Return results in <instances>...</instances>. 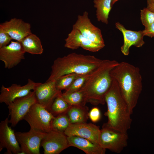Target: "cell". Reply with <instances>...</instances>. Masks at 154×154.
Listing matches in <instances>:
<instances>
[{
	"instance_id": "obj_27",
	"label": "cell",
	"mask_w": 154,
	"mask_h": 154,
	"mask_svg": "<svg viewBox=\"0 0 154 154\" xmlns=\"http://www.w3.org/2000/svg\"><path fill=\"white\" fill-rule=\"evenodd\" d=\"M92 72L80 75L74 81L70 87L66 90L65 92L63 93L68 94L80 90L83 87Z\"/></svg>"
},
{
	"instance_id": "obj_8",
	"label": "cell",
	"mask_w": 154,
	"mask_h": 154,
	"mask_svg": "<svg viewBox=\"0 0 154 154\" xmlns=\"http://www.w3.org/2000/svg\"><path fill=\"white\" fill-rule=\"evenodd\" d=\"M46 133L31 128L27 132H15L21 150L20 154H40L41 142Z\"/></svg>"
},
{
	"instance_id": "obj_19",
	"label": "cell",
	"mask_w": 154,
	"mask_h": 154,
	"mask_svg": "<svg viewBox=\"0 0 154 154\" xmlns=\"http://www.w3.org/2000/svg\"><path fill=\"white\" fill-rule=\"evenodd\" d=\"M70 146L76 147L87 154H104L106 149L90 140L80 137L72 136L67 137Z\"/></svg>"
},
{
	"instance_id": "obj_23",
	"label": "cell",
	"mask_w": 154,
	"mask_h": 154,
	"mask_svg": "<svg viewBox=\"0 0 154 154\" xmlns=\"http://www.w3.org/2000/svg\"><path fill=\"white\" fill-rule=\"evenodd\" d=\"M62 93L55 98L50 108L49 111L54 116L66 113L71 106L62 98Z\"/></svg>"
},
{
	"instance_id": "obj_30",
	"label": "cell",
	"mask_w": 154,
	"mask_h": 154,
	"mask_svg": "<svg viewBox=\"0 0 154 154\" xmlns=\"http://www.w3.org/2000/svg\"><path fill=\"white\" fill-rule=\"evenodd\" d=\"M88 116L92 122H96L98 121L101 117V113L100 110L97 107L92 108L89 112Z\"/></svg>"
},
{
	"instance_id": "obj_28",
	"label": "cell",
	"mask_w": 154,
	"mask_h": 154,
	"mask_svg": "<svg viewBox=\"0 0 154 154\" xmlns=\"http://www.w3.org/2000/svg\"><path fill=\"white\" fill-rule=\"evenodd\" d=\"M140 18L145 28H147L154 22V12L148 8H144L141 10Z\"/></svg>"
},
{
	"instance_id": "obj_22",
	"label": "cell",
	"mask_w": 154,
	"mask_h": 154,
	"mask_svg": "<svg viewBox=\"0 0 154 154\" xmlns=\"http://www.w3.org/2000/svg\"><path fill=\"white\" fill-rule=\"evenodd\" d=\"M112 0H94V7L96 8L97 20L107 24L109 13L112 9Z\"/></svg>"
},
{
	"instance_id": "obj_14",
	"label": "cell",
	"mask_w": 154,
	"mask_h": 154,
	"mask_svg": "<svg viewBox=\"0 0 154 154\" xmlns=\"http://www.w3.org/2000/svg\"><path fill=\"white\" fill-rule=\"evenodd\" d=\"M25 53L20 42L11 41L8 45L0 48V60L5 68L10 69L25 59Z\"/></svg>"
},
{
	"instance_id": "obj_20",
	"label": "cell",
	"mask_w": 154,
	"mask_h": 154,
	"mask_svg": "<svg viewBox=\"0 0 154 154\" xmlns=\"http://www.w3.org/2000/svg\"><path fill=\"white\" fill-rule=\"evenodd\" d=\"M24 51L32 54H41L43 49L39 38L32 33L24 38L20 42Z\"/></svg>"
},
{
	"instance_id": "obj_10",
	"label": "cell",
	"mask_w": 154,
	"mask_h": 154,
	"mask_svg": "<svg viewBox=\"0 0 154 154\" xmlns=\"http://www.w3.org/2000/svg\"><path fill=\"white\" fill-rule=\"evenodd\" d=\"M72 27L78 30L83 36L92 42L105 45L101 30L92 23L86 11L78 16Z\"/></svg>"
},
{
	"instance_id": "obj_1",
	"label": "cell",
	"mask_w": 154,
	"mask_h": 154,
	"mask_svg": "<svg viewBox=\"0 0 154 154\" xmlns=\"http://www.w3.org/2000/svg\"><path fill=\"white\" fill-rule=\"evenodd\" d=\"M110 74L132 114L142 90V78L139 68L123 62L112 70Z\"/></svg>"
},
{
	"instance_id": "obj_26",
	"label": "cell",
	"mask_w": 154,
	"mask_h": 154,
	"mask_svg": "<svg viewBox=\"0 0 154 154\" xmlns=\"http://www.w3.org/2000/svg\"><path fill=\"white\" fill-rule=\"evenodd\" d=\"M81 75L70 74L61 76L55 81L56 89L60 91L63 90H66L71 85L74 81Z\"/></svg>"
},
{
	"instance_id": "obj_15",
	"label": "cell",
	"mask_w": 154,
	"mask_h": 154,
	"mask_svg": "<svg viewBox=\"0 0 154 154\" xmlns=\"http://www.w3.org/2000/svg\"><path fill=\"white\" fill-rule=\"evenodd\" d=\"M65 41V47L72 50L81 47L85 50L95 52L98 51L105 46L92 42L73 27Z\"/></svg>"
},
{
	"instance_id": "obj_5",
	"label": "cell",
	"mask_w": 154,
	"mask_h": 154,
	"mask_svg": "<svg viewBox=\"0 0 154 154\" xmlns=\"http://www.w3.org/2000/svg\"><path fill=\"white\" fill-rule=\"evenodd\" d=\"M54 116L42 105L36 103L31 107L23 119L30 128L44 133L52 130V121Z\"/></svg>"
},
{
	"instance_id": "obj_4",
	"label": "cell",
	"mask_w": 154,
	"mask_h": 154,
	"mask_svg": "<svg viewBox=\"0 0 154 154\" xmlns=\"http://www.w3.org/2000/svg\"><path fill=\"white\" fill-rule=\"evenodd\" d=\"M105 100L107 106V110L104 114L108 118L106 124L122 132L127 133L132 122L131 114L116 82L113 79Z\"/></svg>"
},
{
	"instance_id": "obj_25",
	"label": "cell",
	"mask_w": 154,
	"mask_h": 154,
	"mask_svg": "<svg viewBox=\"0 0 154 154\" xmlns=\"http://www.w3.org/2000/svg\"><path fill=\"white\" fill-rule=\"evenodd\" d=\"M61 96L70 106H85L86 103L84 94L80 90L68 94L62 93Z\"/></svg>"
},
{
	"instance_id": "obj_16",
	"label": "cell",
	"mask_w": 154,
	"mask_h": 154,
	"mask_svg": "<svg viewBox=\"0 0 154 154\" xmlns=\"http://www.w3.org/2000/svg\"><path fill=\"white\" fill-rule=\"evenodd\" d=\"M33 91L36 103L42 105L49 111L54 100L61 93L56 89L55 81L47 80L43 83L39 82Z\"/></svg>"
},
{
	"instance_id": "obj_13",
	"label": "cell",
	"mask_w": 154,
	"mask_h": 154,
	"mask_svg": "<svg viewBox=\"0 0 154 154\" xmlns=\"http://www.w3.org/2000/svg\"><path fill=\"white\" fill-rule=\"evenodd\" d=\"M39 83L29 79L27 83L23 86L14 84L6 87L2 85L0 90V102L4 103L7 105L15 99L27 95L34 90Z\"/></svg>"
},
{
	"instance_id": "obj_9",
	"label": "cell",
	"mask_w": 154,
	"mask_h": 154,
	"mask_svg": "<svg viewBox=\"0 0 154 154\" xmlns=\"http://www.w3.org/2000/svg\"><path fill=\"white\" fill-rule=\"evenodd\" d=\"M41 146L44 154H58L70 147L67 136L64 132L52 130L46 133L42 139Z\"/></svg>"
},
{
	"instance_id": "obj_12",
	"label": "cell",
	"mask_w": 154,
	"mask_h": 154,
	"mask_svg": "<svg viewBox=\"0 0 154 154\" xmlns=\"http://www.w3.org/2000/svg\"><path fill=\"white\" fill-rule=\"evenodd\" d=\"M100 130L98 126L86 122L71 123L64 133L67 137L76 136L84 138L101 147L100 141Z\"/></svg>"
},
{
	"instance_id": "obj_2",
	"label": "cell",
	"mask_w": 154,
	"mask_h": 154,
	"mask_svg": "<svg viewBox=\"0 0 154 154\" xmlns=\"http://www.w3.org/2000/svg\"><path fill=\"white\" fill-rule=\"evenodd\" d=\"M119 63L115 60H104L101 65L92 72L80 90L86 103L94 105L105 104L106 94L113 81L111 71Z\"/></svg>"
},
{
	"instance_id": "obj_11",
	"label": "cell",
	"mask_w": 154,
	"mask_h": 154,
	"mask_svg": "<svg viewBox=\"0 0 154 154\" xmlns=\"http://www.w3.org/2000/svg\"><path fill=\"white\" fill-rule=\"evenodd\" d=\"M8 118L0 123V152L5 148V154H20L21 147L14 130L8 125Z\"/></svg>"
},
{
	"instance_id": "obj_18",
	"label": "cell",
	"mask_w": 154,
	"mask_h": 154,
	"mask_svg": "<svg viewBox=\"0 0 154 154\" xmlns=\"http://www.w3.org/2000/svg\"><path fill=\"white\" fill-rule=\"evenodd\" d=\"M116 28L121 32L123 35L124 41L121 47V50L125 55H128L129 48L132 46L137 47H141L145 43L142 31H134L127 29L119 22L115 23Z\"/></svg>"
},
{
	"instance_id": "obj_31",
	"label": "cell",
	"mask_w": 154,
	"mask_h": 154,
	"mask_svg": "<svg viewBox=\"0 0 154 154\" xmlns=\"http://www.w3.org/2000/svg\"><path fill=\"white\" fill-rule=\"evenodd\" d=\"M144 36H147L151 37H154V22L142 31Z\"/></svg>"
},
{
	"instance_id": "obj_21",
	"label": "cell",
	"mask_w": 154,
	"mask_h": 154,
	"mask_svg": "<svg viewBox=\"0 0 154 154\" xmlns=\"http://www.w3.org/2000/svg\"><path fill=\"white\" fill-rule=\"evenodd\" d=\"M88 111L86 105L71 106L66 113L71 123H86L89 117Z\"/></svg>"
},
{
	"instance_id": "obj_24",
	"label": "cell",
	"mask_w": 154,
	"mask_h": 154,
	"mask_svg": "<svg viewBox=\"0 0 154 154\" xmlns=\"http://www.w3.org/2000/svg\"><path fill=\"white\" fill-rule=\"evenodd\" d=\"M71 124L66 113L54 116L51 122L52 130L64 132Z\"/></svg>"
},
{
	"instance_id": "obj_33",
	"label": "cell",
	"mask_w": 154,
	"mask_h": 154,
	"mask_svg": "<svg viewBox=\"0 0 154 154\" xmlns=\"http://www.w3.org/2000/svg\"><path fill=\"white\" fill-rule=\"evenodd\" d=\"M147 5L151 3L154 2V0H147Z\"/></svg>"
},
{
	"instance_id": "obj_6",
	"label": "cell",
	"mask_w": 154,
	"mask_h": 154,
	"mask_svg": "<svg viewBox=\"0 0 154 154\" xmlns=\"http://www.w3.org/2000/svg\"><path fill=\"white\" fill-rule=\"evenodd\" d=\"M127 133L122 132L104 123L100 129V141L101 147L117 153L127 145Z\"/></svg>"
},
{
	"instance_id": "obj_32",
	"label": "cell",
	"mask_w": 154,
	"mask_h": 154,
	"mask_svg": "<svg viewBox=\"0 0 154 154\" xmlns=\"http://www.w3.org/2000/svg\"><path fill=\"white\" fill-rule=\"evenodd\" d=\"M147 8L151 11L154 12V2L147 5Z\"/></svg>"
},
{
	"instance_id": "obj_17",
	"label": "cell",
	"mask_w": 154,
	"mask_h": 154,
	"mask_svg": "<svg viewBox=\"0 0 154 154\" xmlns=\"http://www.w3.org/2000/svg\"><path fill=\"white\" fill-rule=\"evenodd\" d=\"M0 28L7 33L12 39L20 42L28 35L32 33L30 23L22 20L14 18L0 25Z\"/></svg>"
},
{
	"instance_id": "obj_3",
	"label": "cell",
	"mask_w": 154,
	"mask_h": 154,
	"mask_svg": "<svg viewBox=\"0 0 154 154\" xmlns=\"http://www.w3.org/2000/svg\"><path fill=\"white\" fill-rule=\"evenodd\" d=\"M104 60L94 56L75 52L56 59L51 67L47 81H55L61 76L70 74L82 75L91 73L99 67Z\"/></svg>"
},
{
	"instance_id": "obj_7",
	"label": "cell",
	"mask_w": 154,
	"mask_h": 154,
	"mask_svg": "<svg viewBox=\"0 0 154 154\" xmlns=\"http://www.w3.org/2000/svg\"><path fill=\"white\" fill-rule=\"evenodd\" d=\"M37 102L34 91L27 96L17 98L7 105L10 119L9 123L11 127L15 126L23 118L31 107Z\"/></svg>"
},
{
	"instance_id": "obj_34",
	"label": "cell",
	"mask_w": 154,
	"mask_h": 154,
	"mask_svg": "<svg viewBox=\"0 0 154 154\" xmlns=\"http://www.w3.org/2000/svg\"><path fill=\"white\" fill-rule=\"evenodd\" d=\"M119 0H112V6L116 2L118 1Z\"/></svg>"
},
{
	"instance_id": "obj_29",
	"label": "cell",
	"mask_w": 154,
	"mask_h": 154,
	"mask_svg": "<svg viewBox=\"0 0 154 154\" xmlns=\"http://www.w3.org/2000/svg\"><path fill=\"white\" fill-rule=\"evenodd\" d=\"M12 39L7 33L0 28V48L8 45Z\"/></svg>"
}]
</instances>
